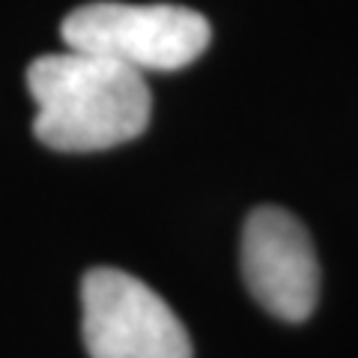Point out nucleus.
<instances>
[{
	"mask_svg": "<svg viewBox=\"0 0 358 358\" xmlns=\"http://www.w3.org/2000/svg\"><path fill=\"white\" fill-rule=\"evenodd\" d=\"M27 90L36 102L33 131L60 152L110 150L150 126L152 96L143 75L87 51L33 60Z\"/></svg>",
	"mask_w": 358,
	"mask_h": 358,
	"instance_id": "f257e3e1",
	"label": "nucleus"
},
{
	"mask_svg": "<svg viewBox=\"0 0 358 358\" xmlns=\"http://www.w3.org/2000/svg\"><path fill=\"white\" fill-rule=\"evenodd\" d=\"M242 275L278 320H308L320 299V263L305 224L287 209H254L242 230Z\"/></svg>",
	"mask_w": 358,
	"mask_h": 358,
	"instance_id": "20e7f679",
	"label": "nucleus"
},
{
	"mask_svg": "<svg viewBox=\"0 0 358 358\" xmlns=\"http://www.w3.org/2000/svg\"><path fill=\"white\" fill-rule=\"evenodd\" d=\"M209 21L173 3H99L78 6L63 21L72 51L129 66L134 72H176L194 63L209 45Z\"/></svg>",
	"mask_w": 358,
	"mask_h": 358,
	"instance_id": "f03ea898",
	"label": "nucleus"
},
{
	"mask_svg": "<svg viewBox=\"0 0 358 358\" xmlns=\"http://www.w3.org/2000/svg\"><path fill=\"white\" fill-rule=\"evenodd\" d=\"M81 310L90 358H192V338L167 301L122 268H90Z\"/></svg>",
	"mask_w": 358,
	"mask_h": 358,
	"instance_id": "7ed1b4c3",
	"label": "nucleus"
}]
</instances>
